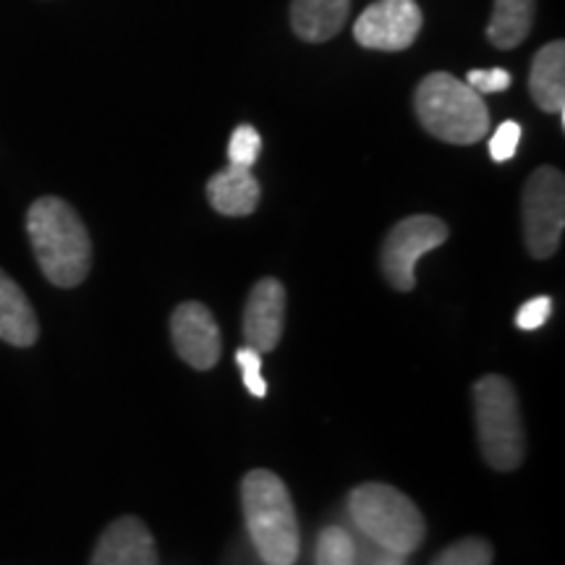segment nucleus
Returning a JSON list of instances; mask_svg holds the SVG:
<instances>
[{"mask_svg": "<svg viewBox=\"0 0 565 565\" xmlns=\"http://www.w3.org/2000/svg\"><path fill=\"white\" fill-rule=\"evenodd\" d=\"M286 324V288L278 278H263L244 307V335L259 353L273 351Z\"/></svg>", "mask_w": 565, "mask_h": 565, "instance_id": "obj_11", "label": "nucleus"}, {"mask_svg": "<svg viewBox=\"0 0 565 565\" xmlns=\"http://www.w3.org/2000/svg\"><path fill=\"white\" fill-rule=\"evenodd\" d=\"M553 315V299L550 296H536V299H529L524 307L515 315V324L521 330H540L542 324L550 320Z\"/></svg>", "mask_w": 565, "mask_h": 565, "instance_id": "obj_23", "label": "nucleus"}, {"mask_svg": "<svg viewBox=\"0 0 565 565\" xmlns=\"http://www.w3.org/2000/svg\"><path fill=\"white\" fill-rule=\"evenodd\" d=\"M242 505L252 545L267 565L299 561V519L286 482L267 469H254L242 482Z\"/></svg>", "mask_w": 565, "mask_h": 565, "instance_id": "obj_2", "label": "nucleus"}, {"mask_svg": "<svg viewBox=\"0 0 565 565\" xmlns=\"http://www.w3.org/2000/svg\"><path fill=\"white\" fill-rule=\"evenodd\" d=\"M492 545L482 536H466L445 547L429 565H492Z\"/></svg>", "mask_w": 565, "mask_h": 565, "instance_id": "obj_18", "label": "nucleus"}, {"mask_svg": "<svg viewBox=\"0 0 565 565\" xmlns=\"http://www.w3.org/2000/svg\"><path fill=\"white\" fill-rule=\"evenodd\" d=\"M521 141V126L515 121H505L498 126V131L492 134L490 139V158L494 162H508L513 160L515 150H519Z\"/></svg>", "mask_w": 565, "mask_h": 565, "instance_id": "obj_22", "label": "nucleus"}, {"mask_svg": "<svg viewBox=\"0 0 565 565\" xmlns=\"http://www.w3.org/2000/svg\"><path fill=\"white\" fill-rule=\"evenodd\" d=\"M475 416L479 448L494 471L519 469L526 454L524 419L511 380L484 374L475 385Z\"/></svg>", "mask_w": 565, "mask_h": 565, "instance_id": "obj_5", "label": "nucleus"}, {"mask_svg": "<svg viewBox=\"0 0 565 565\" xmlns=\"http://www.w3.org/2000/svg\"><path fill=\"white\" fill-rule=\"evenodd\" d=\"M89 565H160L158 545L145 521L137 515H121L105 526L92 550Z\"/></svg>", "mask_w": 565, "mask_h": 565, "instance_id": "obj_10", "label": "nucleus"}, {"mask_svg": "<svg viewBox=\"0 0 565 565\" xmlns=\"http://www.w3.org/2000/svg\"><path fill=\"white\" fill-rule=\"evenodd\" d=\"M356 565H406V555L391 553V550H383L370 542L366 553H359L356 547Z\"/></svg>", "mask_w": 565, "mask_h": 565, "instance_id": "obj_24", "label": "nucleus"}, {"mask_svg": "<svg viewBox=\"0 0 565 565\" xmlns=\"http://www.w3.org/2000/svg\"><path fill=\"white\" fill-rule=\"evenodd\" d=\"M424 24L416 0H374L353 21V40L366 51L401 53L414 45Z\"/></svg>", "mask_w": 565, "mask_h": 565, "instance_id": "obj_8", "label": "nucleus"}, {"mask_svg": "<svg viewBox=\"0 0 565 565\" xmlns=\"http://www.w3.org/2000/svg\"><path fill=\"white\" fill-rule=\"evenodd\" d=\"M414 110L424 131L448 145H475L490 131V113L482 95L445 71L427 74L419 82Z\"/></svg>", "mask_w": 565, "mask_h": 565, "instance_id": "obj_3", "label": "nucleus"}, {"mask_svg": "<svg viewBox=\"0 0 565 565\" xmlns=\"http://www.w3.org/2000/svg\"><path fill=\"white\" fill-rule=\"evenodd\" d=\"M448 225L435 215H412L387 233L380 263H383V275L395 291H414L416 263L424 254L448 242Z\"/></svg>", "mask_w": 565, "mask_h": 565, "instance_id": "obj_7", "label": "nucleus"}, {"mask_svg": "<svg viewBox=\"0 0 565 565\" xmlns=\"http://www.w3.org/2000/svg\"><path fill=\"white\" fill-rule=\"evenodd\" d=\"M40 338V320L34 307L9 273L0 270V341L32 349Z\"/></svg>", "mask_w": 565, "mask_h": 565, "instance_id": "obj_13", "label": "nucleus"}, {"mask_svg": "<svg viewBox=\"0 0 565 565\" xmlns=\"http://www.w3.org/2000/svg\"><path fill=\"white\" fill-rule=\"evenodd\" d=\"M529 92L545 113H557L565 129V45L563 40L540 47L529 74Z\"/></svg>", "mask_w": 565, "mask_h": 565, "instance_id": "obj_12", "label": "nucleus"}, {"mask_svg": "<svg viewBox=\"0 0 565 565\" xmlns=\"http://www.w3.org/2000/svg\"><path fill=\"white\" fill-rule=\"evenodd\" d=\"M315 565H356V542L343 526H324L317 536Z\"/></svg>", "mask_w": 565, "mask_h": 565, "instance_id": "obj_17", "label": "nucleus"}, {"mask_svg": "<svg viewBox=\"0 0 565 565\" xmlns=\"http://www.w3.org/2000/svg\"><path fill=\"white\" fill-rule=\"evenodd\" d=\"M236 364L238 370H242L246 391H249L254 398H265L267 383L263 377V353L252 349V345H244V349L236 351Z\"/></svg>", "mask_w": 565, "mask_h": 565, "instance_id": "obj_20", "label": "nucleus"}, {"mask_svg": "<svg viewBox=\"0 0 565 565\" xmlns=\"http://www.w3.org/2000/svg\"><path fill=\"white\" fill-rule=\"evenodd\" d=\"M536 0H494L487 40L498 51H513L529 38L534 26Z\"/></svg>", "mask_w": 565, "mask_h": 565, "instance_id": "obj_16", "label": "nucleus"}, {"mask_svg": "<svg viewBox=\"0 0 565 565\" xmlns=\"http://www.w3.org/2000/svg\"><path fill=\"white\" fill-rule=\"evenodd\" d=\"M259 152H263V137H259V131L249 124L236 126V131L231 134V141H228V160L233 166L254 168Z\"/></svg>", "mask_w": 565, "mask_h": 565, "instance_id": "obj_19", "label": "nucleus"}, {"mask_svg": "<svg viewBox=\"0 0 565 565\" xmlns=\"http://www.w3.org/2000/svg\"><path fill=\"white\" fill-rule=\"evenodd\" d=\"M259 194H263V189L254 179L252 168L233 166V162L207 181V200L212 210L225 217L252 215L259 204Z\"/></svg>", "mask_w": 565, "mask_h": 565, "instance_id": "obj_14", "label": "nucleus"}, {"mask_svg": "<svg viewBox=\"0 0 565 565\" xmlns=\"http://www.w3.org/2000/svg\"><path fill=\"white\" fill-rule=\"evenodd\" d=\"M349 515L353 526L372 545L398 555H412L427 536L422 511L393 484L366 482L353 487L349 494Z\"/></svg>", "mask_w": 565, "mask_h": 565, "instance_id": "obj_4", "label": "nucleus"}, {"mask_svg": "<svg viewBox=\"0 0 565 565\" xmlns=\"http://www.w3.org/2000/svg\"><path fill=\"white\" fill-rule=\"evenodd\" d=\"M171 338L179 356L194 370H212L221 359V330L200 301H183L173 309Z\"/></svg>", "mask_w": 565, "mask_h": 565, "instance_id": "obj_9", "label": "nucleus"}, {"mask_svg": "<svg viewBox=\"0 0 565 565\" xmlns=\"http://www.w3.org/2000/svg\"><path fill=\"white\" fill-rule=\"evenodd\" d=\"M351 0H291V26L303 42H328L343 30Z\"/></svg>", "mask_w": 565, "mask_h": 565, "instance_id": "obj_15", "label": "nucleus"}, {"mask_svg": "<svg viewBox=\"0 0 565 565\" xmlns=\"http://www.w3.org/2000/svg\"><path fill=\"white\" fill-rule=\"evenodd\" d=\"M26 236L42 275L58 288H76L92 267V238L82 215L61 196H40L26 210Z\"/></svg>", "mask_w": 565, "mask_h": 565, "instance_id": "obj_1", "label": "nucleus"}, {"mask_svg": "<svg viewBox=\"0 0 565 565\" xmlns=\"http://www.w3.org/2000/svg\"><path fill=\"white\" fill-rule=\"evenodd\" d=\"M466 84L479 95H492V92H505L511 87L513 76L505 68H475L466 76Z\"/></svg>", "mask_w": 565, "mask_h": 565, "instance_id": "obj_21", "label": "nucleus"}, {"mask_svg": "<svg viewBox=\"0 0 565 565\" xmlns=\"http://www.w3.org/2000/svg\"><path fill=\"white\" fill-rule=\"evenodd\" d=\"M526 249L534 259H547L561 249L565 228V179L553 166H542L529 175L521 196Z\"/></svg>", "mask_w": 565, "mask_h": 565, "instance_id": "obj_6", "label": "nucleus"}]
</instances>
